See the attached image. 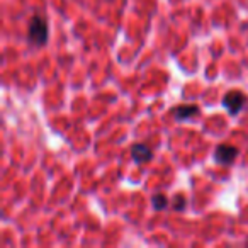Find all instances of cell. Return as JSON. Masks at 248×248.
Listing matches in <instances>:
<instances>
[{"instance_id":"7","label":"cell","mask_w":248,"mask_h":248,"mask_svg":"<svg viewBox=\"0 0 248 248\" xmlns=\"http://www.w3.org/2000/svg\"><path fill=\"white\" fill-rule=\"evenodd\" d=\"M186 197L182 196V194H177L175 197H173V201H172V206H173V209H177V211H182L184 207H186Z\"/></svg>"},{"instance_id":"2","label":"cell","mask_w":248,"mask_h":248,"mask_svg":"<svg viewBox=\"0 0 248 248\" xmlns=\"http://www.w3.org/2000/svg\"><path fill=\"white\" fill-rule=\"evenodd\" d=\"M245 100H247V97L240 90H231V92H228L224 95L223 106L226 107V110L230 114H238L241 110V107L245 106Z\"/></svg>"},{"instance_id":"5","label":"cell","mask_w":248,"mask_h":248,"mask_svg":"<svg viewBox=\"0 0 248 248\" xmlns=\"http://www.w3.org/2000/svg\"><path fill=\"white\" fill-rule=\"evenodd\" d=\"M199 112V107L194 106V104H184V106H179L173 109V116L175 119L179 121H186V119H190L192 116Z\"/></svg>"},{"instance_id":"3","label":"cell","mask_w":248,"mask_h":248,"mask_svg":"<svg viewBox=\"0 0 248 248\" xmlns=\"http://www.w3.org/2000/svg\"><path fill=\"white\" fill-rule=\"evenodd\" d=\"M238 156V148L233 145H219L214 152V158L221 165H231Z\"/></svg>"},{"instance_id":"6","label":"cell","mask_w":248,"mask_h":248,"mask_svg":"<svg viewBox=\"0 0 248 248\" xmlns=\"http://www.w3.org/2000/svg\"><path fill=\"white\" fill-rule=\"evenodd\" d=\"M152 204L156 211H162L169 206V199H167L165 194H155V196L152 197Z\"/></svg>"},{"instance_id":"1","label":"cell","mask_w":248,"mask_h":248,"mask_svg":"<svg viewBox=\"0 0 248 248\" xmlns=\"http://www.w3.org/2000/svg\"><path fill=\"white\" fill-rule=\"evenodd\" d=\"M28 38L31 41V45L34 46H43L48 43L49 38V28L48 22L43 16H34V17L29 21V31Z\"/></svg>"},{"instance_id":"4","label":"cell","mask_w":248,"mask_h":248,"mask_svg":"<svg viewBox=\"0 0 248 248\" xmlns=\"http://www.w3.org/2000/svg\"><path fill=\"white\" fill-rule=\"evenodd\" d=\"M131 156L136 163H146L152 160L153 153L148 145H145V143H136V145L131 146Z\"/></svg>"}]
</instances>
